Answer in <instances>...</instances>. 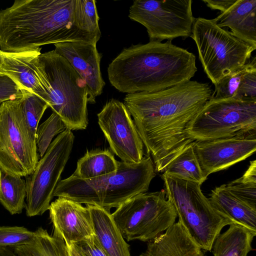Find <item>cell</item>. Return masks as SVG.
<instances>
[{"label": "cell", "instance_id": "21", "mask_svg": "<svg viewBox=\"0 0 256 256\" xmlns=\"http://www.w3.org/2000/svg\"><path fill=\"white\" fill-rule=\"evenodd\" d=\"M86 206L90 213L94 234L108 256H131L130 246L110 211L94 205Z\"/></svg>", "mask_w": 256, "mask_h": 256}, {"label": "cell", "instance_id": "7", "mask_svg": "<svg viewBox=\"0 0 256 256\" xmlns=\"http://www.w3.org/2000/svg\"><path fill=\"white\" fill-rule=\"evenodd\" d=\"M190 37L196 45L204 72L214 86L246 64L256 49L212 20L203 18L196 19Z\"/></svg>", "mask_w": 256, "mask_h": 256}, {"label": "cell", "instance_id": "34", "mask_svg": "<svg viewBox=\"0 0 256 256\" xmlns=\"http://www.w3.org/2000/svg\"><path fill=\"white\" fill-rule=\"evenodd\" d=\"M22 98V92L19 86L10 77L0 72V102Z\"/></svg>", "mask_w": 256, "mask_h": 256}, {"label": "cell", "instance_id": "15", "mask_svg": "<svg viewBox=\"0 0 256 256\" xmlns=\"http://www.w3.org/2000/svg\"><path fill=\"white\" fill-rule=\"evenodd\" d=\"M97 42L75 40L54 44L56 52L64 58L85 82L88 102L90 104L96 102L105 84L100 70L102 54L97 50Z\"/></svg>", "mask_w": 256, "mask_h": 256}, {"label": "cell", "instance_id": "23", "mask_svg": "<svg viewBox=\"0 0 256 256\" xmlns=\"http://www.w3.org/2000/svg\"><path fill=\"white\" fill-rule=\"evenodd\" d=\"M118 166L112 152L108 150L88 151L77 162L72 174L84 180H90L105 176L115 172Z\"/></svg>", "mask_w": 256, "mask_h": 256}, {"label": "cell", "instance_id": "19", "mask_svg": "<svg viewBox=\"0 0 256 256\" xmlns=\"http://www.w3.org/2000/svg\"><path fill=\"white\" fill-rule=\"evenodd\" d=\"M212 21L227 27L236 38L256 48V0H237Z\"/></svg>", "mask_w": 256, "mask_h": 256}, {"label": "cell", "instance_id": "32", "mask_svg": "<svg viewBox=\"0 0 256 256\" xmlns=\"http://www.w3.org/2000/svg\"><path fill=\"white\" fill-rule=\"evenodd\" d=\"M36 237V231H30L24 226H0V248L28 244Z\"/></svg>", "mask_w": 256, "mask_h": 256}, {"label": "cell", "instance_id": "24", "mask_svg": "<svg viewBox=\"0 0 256 256\" xmlns=\"http://www.w3.org/2000/svg\"><path fill=\"white\" fill-rule=\"evenodd\" d=\"M29 244L10 248L18 256H70L64 241L39 228ZM10 248V247H9Z\"/></svg>", "mask_w": 256, "mask_h": 256}, {"label": "cell", "instance_id": "12", "mask_svg": "<svg viewBox=\"0 0 256 256\" xmlns=\"http://www.w3.org/2000/svg\"><path fill=\"white\" fill-rule=\"evenodd\" d=\"M192 0H136L128 17L143 25L150 40H172L191 36L196 18Z\"/></svg>", "mask_w": 256, "mask_h": 256}, {"label": "cell", "instance_id": "16", "mask_svg": "<svg viewBox=\"0 0 256 256\" xmlns=\"http://www.w3.org/2000/svg\"><path fill=\"white\" fill-rule=\"evenodd\" d=\"M48 210L54 228L53 236L62 239L66 246L80 242L94 234L87 206L58 197L50 203Z\"/></svg>", "mask_w": 256, "mask_h": 256}, {"label": "cell", "instance_id": "20", "mask_svg": "<svg viewBox=\"0 0 256 256\" xmlns=\"http://www.w3.org/2000/svg\"><path fill=\"white\" fill-rule=\"evenodd\" d=\"M208 199L212 208L224 218L256 234V207L236 198L224 184L212 190Z\"/></svg>", "mask_w": 256, "mask_h": 256}, {"label": "cell", "instance_id": "37", "mask_svg": "<svg viewBox=\"0 0 256 256\" xmlns=\"http://www.w3.org/2000/svg\"><path fill=\"white\" fill-rule=\"evenodd\" d=\"M66 246L70 256H86L76 244L72 243Z\"/></svg>", "mask_w": 256, "mask_h": 256}, {"label": "cell", "instance_id": "31", "mask_svg": "<svg viewBox=\"0 0 256 256\" xmlns=\"http://www.w3.org/2000/svg\"><path fill=\"white\" fill-rule=\"evenodd\" d=\"M256 60V56H254L251 61H249L244 66L221 79L214 86L215 90L211 98H233L238 87L242 78L250 68Z\"/></svg>", "mask_w": 256, "mask_h": 256}, {"label": "cell", "instance_id": "38", "mask_svg": "<svg viewBox=\"0 0 256 256\" xmlns=\"http://www.w3.org/2000/svg\"><path fill=\"white\" fill-rule=\"evenodd\" d=\"M0 256H18L9 247L0 248Z\"/></svg>", "mask_w": 256, "mask_h": 256}, {"label": "cell", "instance_id": "14", "mask_svg": "<svg viewBox=\"0 0 256 256\" xmlns=\"http://www.w3.org/2000/svg\"><path fill=\"white\" fill-rule=\"evenodd\" d=\"M200 166L208 176L246 159L256 150V134L193 142Z\"/></svg>", "mask_w": 256, "mask_h": 256}, {"label": "cell", "instance_id": "27", "mask_svg": "<svg viewBox=\"0 0 256 256\" xmlns=\"http://www.w3.org/2000/svg\"><path fill=\"white\" fill-rule=\"evenodd\" d=\"M232 194L248 204L256 207V165L250 163L244 175L224 184Z\"/></svg>", "mask_w": 256, "mask_h": 256}, {"label": "cell", "instance_id": "17", "mask_svg": "<svg viewBox=\"0 0 256 256\" xmlns=\"http://www.w3.org/2000/svg\"><path fill=\"white\" fill-rule=\"evenodd\" d=\"M40 54V47L22 52H4L0 72L10 77L21 90L32 92L46 102V94L32 63V60Z\"/></svg>", "mask_w": 256, "mask_h": 256}, {"label": "cell", "instance_id": "9", "mask_svg": "<svg viewBox=\"0 0 256 256\" xmlns=\"http://www.w3.org/2000/svg\"><path fill=\"white\" fill-rule=\"evenodd\" d=\"M112 216L127 241L148 242L172 226L177 214L162 190L134 196L118 207Z\"/></svg>", "mask_w": 256, "mask_h": 256}, {"label": "cell", "instance_id": "30", "mask_svg": "<svg viewBox=\"0 0 256 256\" xmlns=\"http://www.w3.org/2000/svg\"><path fill=\"white\" fill-rule=\"evenodd\" d=\"M96 2L93 0H76V18L82 30L100 38L99 17Z\"/></svg>", "mask_w": 256, "mask_h": 256}, {"label": "cell", "instance_id": "33", "mask_svg": "<svg viewBox=\"0 0 256 256\" xmlns=\"http://www.w3.org/2000/svg\"><path fill=\"white\" fill-rule=\"evenodd\" d=\"M233 98L256 100V60L242 78Z\"/></svg>", "mask_w": 256, "mask_h": 256}, {"label": "cell", "instance_id": "36", "mask_svg": "<svg viewBox=\"0 0 256 256\" xmlns=\"http://www.w3.org/2000/svg\"><path fill=\"white\" fill-rule=\"evenodd\" d=\"M237 0H202L206 5L214 10H219L222 13L232 6Z\"/></svg>", "mask_w": 256, "mask_h": 256}, {"label": "cell", "instance_id": "35", "mask_svg": "<svg viewBox=\"0 0 256 256\" xmlns=\"http://www.w3.org/2000/svg\"><path fill=\"white\" fill-rule=\"evenodd\" d=\"M76 244L81 248L86 256H108L95 234Z\"/></svg>", "mask_w": 256, "mask_h": 256}, {"label": "cell", "instance_id": "2", "mask_svg": "<svg viewBox=\"0 0 256 256\" xmlns=\"http://www.w3.org/2000/svg\"><path fill=\"white\" fill-rule=\"evenodd\" d=\"M76 0H16L0 10V50L18 52L68 41H96L80 30Z\"/></svg>", "mask_w": 256, "mask_h": 256}, {"label": "cell", "instance_id": "28", "mask_svg": "<svg viewBox=\"0 0 256 256\" xmlns=\"http://www.w3.org/2000/svg\"><path fill=\"white\" fill-rule=\"evenodd\" d=\"M21 105L26 122L32 134L36 137L38 123L48 104L41 98L25 90H21Z\"/></svg>", "mask_w": 256, "mask_h": 256}, {"label": "cell", "instance_id": "8", "mask_svg": "<svg viewBox=\"0 0 256 256\" xmlns=\"http://www.w3.org/2000/svg\"><path fill=\"white\" fill-rule=\"evenodd\" d=\"M186 132L193 142L256 134V100L211 98Z\"/></svg>", "mask_w": 256, "mask_h": 256}, {"label": "cell", "instance_id": "39", "mask_svg": "<svg viewBox=\"0 0 256 256\" xmlns=\"http://www.w3.org/2000/svg\"><path fill=\"white\" fill-rule=\"evenodd\" d=\"M4 52L2 54H0V66L2 64V58H3V54Z\"/></svg>", "mask_w": 256, "mask_h": 256}, {"label": "cell", "instance_id": "22", "mask_svg": "<svg viewBox=\"0 0 256 256\" xmlns=\"http://www.w3.org/2000/svg\"><path fill=\"white\" fill-rule=\"evenodd\" d=\"M229 226L216 238L210 251L214 256H247L252 250V242L256 234L238 224Z\"/></svg>", "mask_w": 256, "mask_h": 256}, {"label": "cell", "instance_id": "40", "mask_svg": "<svg viewBox=\"0 0 256 256\" xmlns=\"http://www.w3.org/2000/svg\"><path fill=\"white\" fill-rule=\"evenodd\" d=\"M4 52L0 50V54H2Z\"/></svg>", "mask_w": 256, "mask_h": 256}, {"label": "cell", "instance_id": "10", "mask_svg": "<svg viewBox=\"0 0 256 256\" xmlns=\"http://www.w3.org/2000/svg\"><path fill=\"white\" fill-rule=\"evenodd\" d=\"M36 137L25 120L21 98L0 104V170L26 176L38 162Z\"/></svg>", "mask_w": 256, "mask_h": 256}, {"label": "cell", "instance_id": "25", "mask_svg": "<svg viewBox=\"0 0 256 256\" xmlns=\"http://www.w3.org/2000/svg\"><path fill=\"white\" fill-rule=\"evenodd\" d=\"M26 197V180L0 170V202L4 208L11 214H20Z\"/></svg>", "mask_w": 256, "mask_h": 256}, {"label": "cell", "instance_id": "3", "mask_svg": "<svg viewBox=\"0 0 256 256\" xmlns=\"http://www.w3.org/2000/svg\"><path fill=\"white\" fill-rule=\"evenodd\" d=\"M196 56L172 44L150 40L124 48L108 68L110 82L122 92H154L189 81Z\"/></svg>", "mask_w": 256, "mask_h": 256}, {"label": "cell", "instance_id": "29", "mask_svg": "<svg viewBox=\"0 0 256 256\" xmlns=\"http://www.w3.org/2000/svg\"><path fill=\"white\" fill-rule=\"evenodd\" d=\"M67 129L65 123L58 115L52 112V114L40 126L36 134V144L40 158L43 156L56 135Z\"/></svg>", "mask_w": 256, "mask_h": 256}, {"label": "cell", "instance_id": "4", "mask_svg": "<svg viewBox=\"0 0 256 256\" xmlns=\"http://www.w3.org/2000/svg\"><path fill=\"white\" fill-rule=\"evenodd\" d=\"M155 171L150 156H144L136 163L118 161L117 170L108 174L90 180L72 174L60 180L54 196L98 206L110 211L134 196L146 192L156 176Z\"/></svg>", "mask_w": 256, "mask_h": 256}, {"label": "cell", "instance_id": "6", "mask_svg": "<svg viewBox=\"0 0 256 256\" xmlns=\"http://www.w3.org/2000/svg\"><path fill=\"white\" fill-rule=\"evenodd\" d=\"M161 178L178 221L202 250L210 251L222 229L233 222L212 208L198 183L165 173Z\"/></svg>", "mask_w": 256, "mask_h": 256}, {"label": "cell", "instance_id": "26", "mask_svg": "<svg viewBox=\"0 0 256 256\" xmlns=\"http://www.w3.org/2000/svg\"><path fill=\"white\" fill-rule=\"evenodd\" d=\"M164 172L180 178L196 182L200 185L208 178L200 166L193 142L176 156Z\"/></svg>", "mask_w": 256, "mask_h": 256}, {"label": "cell", "instance_id": "13", "mask_svg": "<svg viewBox=\"0 0 256 256\" xmlns=\"http://www.w3.org/2000/svg\"><path fill=\"white\" fill-rule=\"evenodd\" d=\"M98 124L111 150L122 162H138L144 158V144L124 104L111 99L98 114Z\"/></svg>", "mask_w": 256, "mask_h": 256}, {"label": "cell", "instance_id": "11", "mask_svg": "<svg viewBox=\"0 0 256 256\" xmlns=\"http://www.w3.org/2000/svg\"><path fill=\"white\" fill-rule=\"evenodd\" d=\"M74 136L67 128L51 142L33 172L26 176L27 216L42 215L48 210L61 174L70 156Z\"/></svg>", "mask_w": 256, "mask_h": 256}, {"label": "cell", "instance_id": "18", "mask_svg": "<svg viewBox=\"0 0 256 256\" xmlns=\"http://www.w3.org/2000/svg\"><path fill=\"white\" fill-rule=\"evenodd\" d=\"M180 222L148 242L140 256H205Z\"/></svg>", "mask_w": 256, "mask_h": 256}, {"label": "cell", "instance_id": "1", "mask_svg": "<svg viewBox=\"0 0 256 256\" xmlns=\"http://www.w3.org/2000/svg\"><path fill=\"white\" fill-rule=\"evenodd\" d=\"M212 93L208 83L190 80L156 92L126 96L124 104L156 172H164L194 142L187 128Z\"/></svg>", "mask_w": 256, "mask_h": 256}, {"label": "cell", "instance_id": "5", "mask_svg": "<svg viewBox=\"0 0 256 256\" xmlns=\"http://www.w3.org/2000/svg\"><path fill=\"white\" fill-rule=\"evenodd\" d=\"M46 94V103L70 130H84L88 124L86 84L69 62L54 50L32 60Z\"/></svg>", "mask_w": 256, "mask_h": 256}]
</instances>
